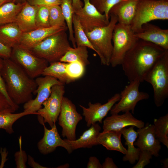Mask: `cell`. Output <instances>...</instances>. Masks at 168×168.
<instances>
[{"instance_id":"48","label":"cell","mask_w":168,"mask_h":168,"mask_svg":"<svg viewBox=\"0 0 168 168\" xmlns=\"http://www.w3.org/2000/svg\"><path fill=\"white\" fill-rule=\"evenodd\" d=\"M161 162L163 164V168H168V159L167 158L161 160Z\"/></svg>"},{"instance_id":"40","label":"cell","mask_w":168,"mask_h":168,"mask_svg":"<svg viewBox=\"0 0 168 168\" xmlns=\"http://www.w3.org/2000/svg\"><path fill=\"white\" fill-rule=\"evenodd\" d=\"M17 110L9 102L0 89V111L7 110L14 113Z\"/></svg>"},{"instance_id":"6","label":"cell","mask_w":168,"mask_h":168,"mask_svg":"<svg viewBox=\"0 0 168 168\" xmlns=\"http://www.w3.org/2000/svg\"><path fill=\"white\" fill-rule=\"evenodd\" d=\"M66 30H64L49 36L29 50L49 63L60 61L71 47Z\"/></svg>"},{"instance_id":"3","label":"cell","mask_w":168,"mask_h":168,"mask_svg":"<svg viewBox=\"0 0 168 168\" xmlns=\"http://www.w3.org/2000/svg\"><path fill=\"white\" fill-rule=\"evenodd\" d=\"M110 21L107 25L96 28L85 32L99 57L102 65H110L113 46L112 43L113 30L118 23L116 17L110 15Z\"/></svg>"},{"instance_id":"28","label":"cell","mask_w":168,"mask_h":168,"mask_svg":"<svg viewBox=\"0 0 168 168\" xmlns=\"http://www.w3.org/2000/svg\"><path fill=\"white\" fill-rule=\"evenodd\" d=\"M87 48L85 46H77L75 48L71 47L60 61L66 63L78 61L86 66L90 63Z\"/></svg>"},{"instance_id":"29","label":"cell","mask_w":168,"mask_h":168,"mask_svg":"<svg viewBox=\"0 0 168 168\" xmlns=\"http://www.w3.org/2000/svg\"><path fill=\"white\" fill-rule=\"evenodd\" d=\"M36 114L23 111L17 113H14L10 111H0V129L5 130L9 134L14 132L12 126L20 118L26 115Z\"/></svg>"},{"instance_id":"13","label":"cell","mask_w":168,"mask_h":168,"mask_svg":"<svg viewBox=\"0 0 168 168\" xmlns=\"http://www.w3.org/2000/svg\"><path fill=\"white\" fill-rule=\"evenodd\" d=\"M83 6L74 12L85 32L94 29L105 26L108 24L110 19L104 14L100 13L92 4L90 0H83Z\"/></svg>"},{"instance_id":"2","label":"cell","mask_w":168,"mask_h":168,"mask_svg":"<svg viewBox=\"0 0 168 168\" xmlns=\"http://www.w3.org/2000/svg\"><path fill=\"white\" fill-rule=\"evenodd\" d=\"M1 73L8 95L15 103L19 105L32 99L37 87L35 79L11 58L3 59Z\"/></svg>"},{"instance_id":"23","label":"cell","mask_w":168,"mask_h":168,"mask_svg":"<svg viewBox=\"0 0 168 168\" xmlns=\"http://www.w3.org/2000/svg\"><path fill=\"white\" fill-rule=\"evenodd\" d=\"M134 127L130 126L128 128H124L120 130L125 140V145L128 147L123 161H128L132 164H133L138 160L140 151L139 148L134 147V143L138 138V133L134 130Z\"/></svg>"},{"instance_id":"11","label":"cell","mask_w":168,"mask_h":168,"mask_svg":"<svg viewBox=\"0 0 168 168\" xmlns=\"http://www.w3.org/2000/svg\"><path fill=\"white\" fill-rule=\"evenodd\" d=\"M65 91L64 84L53 86L49 96L43 103V107L37 112L44 123H47L51 128L58 120Z\"/></svg>"},{"instance_id":"15","label":"cell","mask_w":168,"mask_h":168,"mask_svg":"<svg viewBox=\"0 0 168 168\" xmlns=\"http://www.w3.org/2000/svg\"><path fill=\"white\" fill-rule=\"evenodd\" d=\"M40 123L44 128L43 136L37 143V147L40 153L47 155L54 151L58 147L64 148L69 154L72 152L73 150L69 145L61 138L56 124L50 129H49L46 127L43 120Z\"/></svg>"},{"instance_id":"25","label":"cell","mask_w":168,"mask_h":168,"mask_svg":"<svg viewBox=\"0 0 168 168\" xmlns=\"http://www.w3.org/2000/svg\"><path fill=\"white\" fill-rule=\"evenodd\" d=\"M121 133L120 130L100 133L97 140L107 150L116 151L125 155L127 149L123 146L121 141Z\"/></svg>"},{"instance_id":"35","label":"cell","mask_w":168,"mask_h":168,"mask_svg":"<svg viewBox=\"0 0 168 168\" xmlns=\"http://www.w3.org/2000/svg\"><path fill=\"white\" fill-rule=\"evenodd\" d=\"M48 7L38 6L35 14V23L38 28L50 27L49 22Z\"/></svg>"},{"instance_id":"37","label":"cell","mask_w":168,"mask_h":168,"mask_svg":"<svg viewBox=\"0 0 168 168\" xmlns=\"http://www.w3.org/2000/svg\"><path fill=\"white\" fill-rule=\"evenodd\" d=\"M19 150L14 154L15 161L17 168H26V163L27 161L28 156L26 152L22 148V137L19 138Z\"/></svg>"},{"instance_id":"49","label":"cell","mask_w":168,"mask_h":168,"mask_svg":"<svg viewBox=\"0 0 168 168\" xmlns=\"http://www.w3.org/2000/svg\"><path fill=\"white\" fill-rule=\"evenodd\" d=\"M15 0H0V6L5 3L14 2L15 3Z\"/></svg>"},{"instance_id":"10","label":"cell","mask_w":168,"mask_h":168,"mask_svg":"<svg viewBox=\"0 0 168 168\" xmlns=\"http://www.w3.org/2000/svg\"><path fill=\"white\" fill-rule=\"evenodd\" d=\"M82 119L75 105L68 98L63 96L58 118V124L62 128L63 137L69 140H75L77 126Z\"/></svg>"},{"instance_id":"18","label":"cell","mask_w":168,"mask_h":168,"mask_svg":"<svg viewBox=\"0 0 168 168\" xmlns=\"http://www.w3.org/2000/svg\"><path fill=\"white\" fill-rule=\"evenodd\" d=\"M138 138L134 145L140 150L151 152L152 156L158 157L161 149L160 142L156 138L153 124H147L143 128H138Z\"/></svg>"},{"instance_id":"8","label":"cell","mask_w":168,"mask_h":168,"mask_svg":"<svg viewBox=\"0 0 168 168\" xmlns=\"http://www.w3.org/2000/svg\"><path fill=\"white\" fill-rule=\"evenodd\" d=\"M10 58L34 79L42 75L49 65V63L46 60L19 45L12 49Z\"/></svg>"},{"instance_id":"32","label":"cell","mask_w":168,"mask_h":168,"mask_svg":"<svg viewBox=\"0 0 168 168\" xmlns=\"http://www.w3.org/2000/svg\"><path fill=\"white\" fill-rule=\"evenodd\" d=\"M74 36L77 46H85L96 50L89 40L76 16L74 14L72 19Z\"/></svg>"},{"instance_id":"7","label":"cell","mask_w":168,"mask_h":168,"mask_svg":"<svg viewBox=\"0 0 168 168\" xmlns=\"http://www.w3.org/2000/svg\"><path fill=\"white\" fill-rule=\"evenodd\" d=\"M138 40L130 26L117 23L113 30V49L110 65L115 68L121 65L126 54Z\"/></svg>"},{"instance_id":"20","label":"cell","mask_w":168,"mask_h":168,"mask_svg":"<svg viewBox=\"0 0 168 168\" xmlns=\"http://www.w3.org/2000/svg\"><path fill=\"white\" fill-rule=\"evenodd\" d=\"M138 0H122L114 5L109 15L116 16L118 22L130 26L135 16Z\"/></svg>"},{"instance_id":"31","label":"cell","mask_w":168,"mask_h":168,"mask_svg":"<svg viewBox=\"0 0 168 168\" xmlns=\"http://www.w3.org/2000/svg\"><path fill=\"white\" fill-rule=\"evenodd\" d=\"M154 129L156 138L168 148V114L154 119Z\"/></svg>"},{"instance_id":"30","label":"cell","mask_w":168,"mask_h":168,"mask_svg":"<svg viewBox=\"0 0 168 168\" xmlns=\"http://www.w3.org/2000/svg\"><path fill=\"white\" fill-rule=\"evenodd\" d=\"M60 7L69 31V39L73 47H77L75 42L73 28L72 19L74 10L72 0H61Z\"/></svg>"},{"instance_id":"22","label":"cell","mask_w":168,"mask_h":168,"mask_svg":"<svg viewBox=\"0 0 168 168\" xmlns=\"http://www.w3.org/2000/svg\"><path fill=\"white\" fill-rule=\"evenodd\" d=\"M37 7L38 6L31 5L26 2L17 15L14 22L23 33L38 28L35 20Z\"/></svg>"},{"instance_id":"17","label":"cell","mask_w":168,"mask_h":168,"mask_svg":"<svg viewBox=\"0 0 168 168\" xmlns=\"http://www.w3.org/2000/svg\"><path fill=\"white\" fill-rule=\"evenodd\" d=\"M103 123V132L120 130L128 126H133L138 128L145 126L144 122L136 118L130 111L121 115L112 114L106 118Z\"/></svg>"},{"instance_id":"38","label":"cell","mask_w":168,"mask_h":168,"mask_svg":"<svg viewBox=\"0 0 168 168\" xmlns=\"http://www.w3.org/2000/svg\"><path fill=\"white\" fill-rule=\"evenodd\" d=\"M152 155L150 152L140 150L138 162L133 168H143L150 162Z\"/></svg>"},{"instance_id":"24","label":"cell","mask_w":168,"mask_h":168,"mask_svg":"<svg viewBox=\"0 0 168 168\" xmlns=\"http://www.w3.org/2000/svg\"><path fill=\"white\" fill-rule=\"evenodd\" d=\"M23 32L15 22L0 26V42L12 48L18 45Z\"/></svg>"},{"instance_id":"14","label":"cell","mask_w":168,"mask_h":168,"mask_svg":"<svg viewBox=\"0 0 168 168\" xmlns=\"http://www.w3.org/2000/svg\"><path fill=\"white\" fill-rule=\"evenodd\" d=\"M120 98V94L117 93L103 104L99 102L93 104L90 102L87 108L79 105L82 109V115L85 117L87 126L90 127L92 124L97 122L102 123L103 119L114 105L119 100Z\"/></svg>"},{"instance_id":"16","label":"cell","mask_w":168,"mask_h":168,"mask_svg":"<svg viewBox=\"0 0 168 168\" xmlns=\"http://www.w3.org/2000/svg\"><path fill=\"white\" fill-rule=\"evenodd\" d=\"M138 39L147 41L168 50V30L162 29L149 22L144 24L141 30L135 33Z\"/></svg>"},{"instance_id":"52","label":"cell","mask_w":168,"mask_h":168,"mask_svg":"<svg viewBox=\"0 0 168 168\" xmlns=\"http://www.w3.org/2000/svg\"></svg>"},{"instance_id":"45","label":"cell","mask_w":168,"mask_h":168,"mask_svg":"<svg viewBox=\"0 0 168 168\" xmlns=\"http://www.w3.org/2000/svg\"><path fill=\"white\" fill-rule=\"evenodd\" d=\"M27 162L28 165L33 168H47V167L43 166L36 162L33 157L30 155L28 156Z\"/></svg>"},{"instance_id":"4","label":"cell","mask_w":168,"mask_h":168,"mask_svg":"<svg viewBox=\"0 0 168 168\" xmlns=\"http://www.w3.org/2000/svg\"><path fill=\"white\" fill-rule=\"evenodd\" d=\"M168 19V0H138L130 26L134 33L144 24L155 20Z\"/></svg>"},{"instance_id":"27","label":"cell","mask_w":168,"mask_h":168,"mask_svg":"<svg viewBox=\"0 0 168 168\" xmlns=\"http://www.w3.org/2000/svg\"><path fill=\"white\" fill-rule=\"evenodd\" d=\"M25 2H8L0 6V26L14 22L16 17Z\"/></svg>"},{"instance_id":"47","label":"cell","mask_w":168,"mask_h":168,"mask_svg":"<svg viewBox=\"0 0 168 168\" xmlns=\"http://www.w3.org/2000/svg\"><path fill=\"white\" fill-rule=\"evenodd\" d=\"M74 12L81 9L83 6V3L81 0H72Z\"/></svg>"},{"instance_id":"51","label":"cell","mask_w":168,"mask_h":168,"mask_svg":"<svg viewBox=\"0 0 168 168\" xmlns=\"http://www.w3.org/2000/svg\"><path fill=\"white\" fill-rule=\"evenodd\" d=\"M67 167H69V165L68 164H66L63 165L59 166L57 168H66Z\"/></svg>"},{"instance_id":"43","label":"cell","mask_w":168,"mask_h":168,"mask_svg":"<svg viewBox=\"0 0 168 168\" xmlns=\"http://www.w3.org/2000/svg\"><path fill=\"white\" fill-rule=\"evenodd\" d=\"M87 168H102V164L99 159L95 156H91L86 166Z\"/></svg>"},{"instance_id":"44","label":"cell","mask_w":168,"mask_h":168,"mask_svg":"<svg viewBox=\"0 0 168 168\" xmlns=\"http://www.w3.org/2000/svg\"><path fill=\"white\" fill-rule=\"evenodd\" d=\"M102 168H117L118 167L114 162L113 159L110 157H106L102 164Z\"/></svg>"},{"instance_id":"39","label":"cell","mask_w":168,"mask_h":168,"mask_svg":"<svg viewBox=\"0 0 168 168\" xmlns=\"http://www.w3.org/2000/svg\"><path fill=\"white\" fill-rule=\"evenodd\" d=\"M61 1V0H26V2L31 5L48 7L60 5Z\"/></svg>"},{"instance_id":"50","label":"cell","mask_w":168,"mask_h":168,"mask_svg":"<svg viewBox=\"0 0 168 168\" xmlns=\"http://www.w3.org/2000/svg\"><path fill=\"white\" fill-rule=\"evenodd\" d=\"M26 2V0H15L16 3H24Z\"/></svg>"},{"instance_id":"42","label":"cell","mask_w":168,"mask_h":168,"mask_svg":"<svg viewBox=\"0 0 168 168\" xmlns=\"http://www.w3.org/2000/svg\"><path fill=\"white\" fill-rule=\"evenodd\" d=\"M12 49L5 45L0 42V57L3 59L10 58Z\"/></svg>"},{"instance_id":"1","label":"cell","mask_w":168,"mask_h":168,"mask_svg":"<svg viewBox=\"0 0 168 168\" xmlns=\"http://www.w3.org/2000/svg\"><path fill=\"white\" fill-rule=\"evenodd\" d=\"M166 50L153 43L138 39L126 54L121 65L129 81L144 82L146 75Z\"/></svg>"},{"instance_id":"9","label":"cell","mask_w":168,"mask_h":168,"mask_svg":"<svg viewBox=\"0 0 168 168\" xmlns=\"http://www.w3.org/2000/svg\"><path fill=\"white\" fill-rule=\"evenodd\" d=\"M140 82L138 81L129 82L120 93V98L111 109V114H119L120 112H132L134 114L135 108L138 103L140 101L148 99L149 94L140 91Z\"/></svg>"},{"instance_id":"34","label":"cell","mask_w":168,"mask_h":168,"mask_svg":"<svg viewBox=\"0 0 168 168\" xmlns=\"http://www.w3.org/2000/svg\"><path fill=\"white\" fill-rule=\"evenodd\" d=\"M86 66L78 61L67 63L66 71L68 77L73 81L81 78L84 75Z\"/></svg>"},{"instance_id":"21","label":"cell","mask_w":168,"mask_h":168,"mask_svg":"<svg viewBox=\"0 0 168 168\" xmlns=\"http://www.w3.org/2000/svg\"><path fill=\"white\" fill-rule=\"evenodd\" d=\"M101 130V127L99 124L96 123L84 131L79 138L73 140L67 139L64 140L72 150L82 148H91L93 146L99 145L97 139Z\"/></svg>"},{"instance_id":"26","label":"cell","mask_w":168,"mask_h":168,"mask_svg":"<svg viewBox=\"0 0 168 168\" xmlns=\"http://www.w3.org/2000/svg\"><path fill=\"white\" fill-rule=\"evenodd\" d=\"M67 63L60 61L50 63L44 70L42 75L53 77L63 84L74 82L68 76L66 68Z\"/></svg>"},{"instance_id":"36","label":"cell","mask_w":168,"mask_h":168,"mask_svg":"<svg viewBox=\"0 0 168 168\" xmlns=\"http://www.w3.org/2000/svg\"><path fill=\"white\" fill-rule=\"evenodd\" d=\"M122 0H90L93 4L100 13L104 14L110 18L109 12L115 4Z\"/></svg>"},{"instance_id":"33","label":"cell","mask_w":168,"mask_h":168,"mask_svg":"<svg viewBox=\"0 0 168 168\" xmlns=\"http://www.w3.org/2000/svg\"><path fill=\"white\" fill-rule=\"evenodd\" d=\"M49 22L50 26L67 27L60 5L49 7Z\"/></svg>"},{"instance_id":"12","label":"cell","mask_w":168,"mask_h":168,"mask_svg":"<svg viewBox=\"0 0 168 168\" xmlns=\"http://www.w3.org/2000/svg\"><path fill=\"white\" fill-rule=\"evenodd\" d=\"M37 87L36 97L24 104V111L38 115L37 111L42 107L43 103L49 96L51 89L54 85L64 84L56 78L49 76L39 77L35 78Z\"/></svg>"},{"instance_id":"41","label":"cell","mask_w":168,"mask_h":168,"mask_svg":"<svg viewBox=\"0 0 168 168\" xmlns=\"http://www.w3.org/2000/svg\"><path fill=\"white\" fill-rule=\"evenodd\" d=\"M3 59L0 57V89L12 105L15 108H17L18 107V105L15 103L8 95L5 83L1 76V72L3 65Z\"/></svg>"},{"instance_id":"46","label":"cell","mask_w":168,"mask_h":168,"mask_svg":"<svg viewBox=\"0 0 168 168\" xmlns=\"http://www.w3.org/2000/svg\"><path fill=\"white\" fill-rule=\"evenodd\" d=\"M0 153L2 156V161L0 166V168H1L4 166V163L7 160V156L8 152L5 148H1Z\"/></svg>"},{"instance_id":"5","label":"cell","mask_w":168,"mask_h":168,"mask_svg":"<svg viewBox=\"0 0 168 168\" xmlns=\"http://www.w3.org/2000/svg\"><path fill=\"white\" fill-rule=\"evenodd\" d=\"M144 81L152 87L156 106H162L168 97V50L149 71Z\"/></svg>"},{"instance_id":"19","label":"cell","mask_w":168,"mask_h":168,"mask_svg":"<svg viewBox=\"0 0 168 168\" xmlns=\"http://www.w3.org/2000/svg\"><path fill=\"white\" fill-rule=\"evenodd\" d=\"M68 29L67 27L50 26L38 28L23 33L19 46L29 50L49 36L57 32Z\"/></svg>"}]
</instances>
